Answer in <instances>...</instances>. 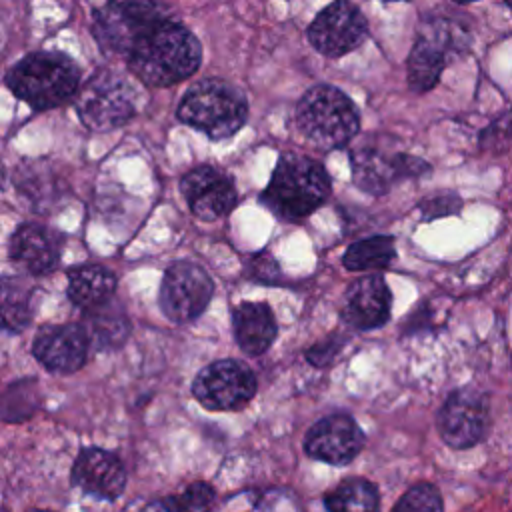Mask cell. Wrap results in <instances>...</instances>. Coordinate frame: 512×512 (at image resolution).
<instances>
[{
  "instance_id": "cell-1",
  "label": "cell",
  "mask_w": 512,
  "mask_h": 512,
  "mask_svg": "<svg viewBox=\"0 0 512 512\" xmlns=\"http://www.w3.org/2000/svg\"><path fill=\"white\" fill-rule=\"evenodd\" d=\"M130 72L148 86H170L190 78L202 60L196 36L168 16L152 24L126 56Z\"/></svg>"
},
{
  "instance_id": "cell-24",
  "label": "cell",
  "mask_w": 512,
  "mask_h": 512,
  "mask_svg": "<svg viewBox=\"0 0 512 512\" xmlns=\"http://www.w3.org/2000/svg\"><path fill=\"white\" fill-rule=\"evenodd\" d=\"M328 512H378V490L366 478H346L324 496Z\"/></svg>"
},
{
  "instance_id": "cell-26",
  "label": "cell",
  "mask_w": 512,
  "mask_h": 512,
  "mask_svg": "<svg viewBox=\"0 0 512 512\" xmlns=\"http://www.w3.org/2000/svg\"><path fill=\"white\" fill-rule=\"evenodd\" d=\"M392 512H444L442 496L434 484L420 482L402 494Z\"/></svg>"
},
{
  "instance_id": "cell-2",
  "label": "cell",
  "mask_w": 512,
  "mask_h": 512,
  "mask_svg": "<svg viewBox=\"0 0 512 512\" xmlns=\"http://www.w3.org/2000/svg\"><path fill=\"white\" fill-rule=\"evenodd\" d=\"M330 194V178L324 166L302 154H282L262 192V202L282 220L310 216Z\"/></svg>"
},
{
  "instance_id": "cell-4",
  "label": "cell",
  "mask_w": 512,
  "mask_h": 512,
  "mask_svg": "<svg viewBox=\"0 0 512 512\" xmlns=\"http://www.w3.org/2000/svg\"><path fill=\"white\" fill-rule=\"evenodd\" d=\"M294 122L304 140L320 150L348 144L358 128L360 116L354 102L336 86H312L296 104Z\"/></svg>"
},
{
  "instance_id": "cell-32",
  "label": "cell",
  "mask_w": 512,
  "mask_h": 512,
  "mask_svg": "<svg viewBox=\"0 0 512 512\" xmlns=\"http://www.w3.org/2000/svg\"><path fill=\"white\" fill-rule=\"evenodd\" d=\"M30 512H50V510H42V508H34V510H30Z\"/></svg>"
},
{
  "instance_id": "cell-19",
  "label": "cell",
  "mask_w": 512,
  "mask_h": 512,
  "mask_svg": "<svg viewBox=\"0 0 512 512\" xmlns=\"http://www.w3.org/2000/svg\"><path fill=\"white\" fill-rule=\"evenodd\" d=\"M62 238L40 224H22L10 238V256L30 274L52 272L60 262Z\"/></svg>"
},
{
  "instance_id": "cell-17",
  "label": "cell",
  "mask_w": 512,
  "mask_h": 512,
  "mask_svg": "<svg viewBox=\"0 0 512 512\" xmlns=\"http://www.w3.org/2000/svg\"><path fill=\"white\" fill-rule=\"evenodd\" d=\"M390 306L392 294L386 280L378 274H366L348 286L342 318L356 330H374L390 320Z\"/></svg>"
},
{
  "instance_id": "cell-33",
  "label": "cell",
  "mask_w": 512,
  "mask_h": 512,
  "mask_svg": "<svg viewBox=\"0 0 512 512\" xmlns=\"http://www.w3.org/2000/svg\"><path fill=\"white\" fill-rule=\"evenodd\" d=\"M506 6H508V8H510V10H512V2H506Z\"/></svg>"
},
{
  "instance_id": "cell-16",
  "label": "cell",
  "mask_w": 512,
  "mask_h": 512,
  "mask_svg": "<svg viewBox=\"0 0 512 512\" xmlns=\"http://www.w3.org/2000/svg\"><path fill=\"white\" fill-rule=\"evenodd\" d=\"M90 342L82 324L44 326L32 344L36 360L52 372H74L86 362Z\"/></svg>"
},
{
  "instance_id": "cell-12",
  "label": "cell",
  "mask_w": 512,
  "mask_h": 512,
  "mask_svg": "<svg viewBox=\"0 0 512 512\" xmlns=\"http://www.w3.org/2000/svg\"><path fill=\"white\" fill-rule=\"evenodd\" d=\"M488 430L486 398L474 388L454 390L438 412V432L456 450L476 446Z\"/></svg>"
},
{
  "instance_id": "cell-30",
  "label": "cell",
  "mask_w": 512,
  "mask_h": 512,
  "mask_svg": "<svg viewBox=\"0 0 512 512\" xmlns=\"http://www.w3.org/2000/svg\"><path fill=\"white\" fill-rule=\"evenodd\" d=\"M250 278L258 280V282H266V284H274L278 282V276H280V268L278 264L272 260L270 254L262 252V254H256L250 258L248 262V272H246Z\"/></svg>"
},
{
  "instance_id": "cell-22",
  "label": "cell",
  "mask_w": 512,
  "mask_h": 512,
  "mask_svg": "<svg viewBox=\"0 0 512 512\" xmlns=\"http://www.w3.org/2000/svg\"><path fill=\"white\" fill-rule=\"evenodd\" d=\"M88 342L94 344L100 350H110L120 346L128 332H130V322L122 310L120 304L112 302V298L96 308L86 310V318L82 324Z\"/></svg>"
},
{
  "instance_id": "cell-20",
  "label": "cell",
  "mask_w": 512,
  "mask_h": 512,
  "mask_svg": "<svg viewBox=\"0 0 512 512\" xmlns=\"http://www.w3.org/2000/svg\"><path fill=\"white\" fill-rule=\"evenodd\" d=\"M232 332L246 354H264L278 332L272 308L266 302H240L232 310Z\"/></svg>"
},
{
  "instance_id": "cell-11",
  "label": "cell",
  "mask_w": 512,
  "mask_h": 512,
  "mask_svg": "<svg viewBox=\"0 0 512 512\" xmlns=\"http://www.w3.org/2000/svg\"><path fill=\"white\" fill-rule=\"evenodd\" d=\"M368 34L364 14L348 2H332L308 26L310 44L328 58H338L358 48Z\"/></svg>"
},
{
  "instance_id": "cell-31",
  "label": "cell",
  "mask_w": 512,
  "mask_h": 512,
  "mask_svg": "<svg viewBox=\"0 0 512 512\" xmlns=\"http://www.w3.org/2000/svg\"><path fill=\"white\" fill-rule=\"evenodd\" d=\"M2 182H4V166L0 162V186H2Z\"/></svg>"
},
{
  "instance_id": "cell-8",
  "label": "cell",
  "mask_w": 512,
  "mask_h": 512,
  "mask_svg": "<svg viewBox=\"0 0 512 512\" xmlns=\"http://www.w3.org/2000/svg\"><path fill=\"white\" fill-rule=\"evenodd\" d=\"M164 12L154 2H110L94 12L92 34L108 54H126Z\"/></svg>"
},
{
  "instance_id": "cell-14",
  "label": "cell",
  "mask_w": 512,
  "mask_h": 512,
  "mask_svg": "<svg viewBox=\"0 0 512 512\" xmlns=\"http://www.w3.org/2000/svg\"><path fill=\"white\" fill-rule=\"evenodd\" d=\"M364 446V432L348 414H330L310 426L304 450L310 458L342 466L352 462Z\"/></svg>"
},
{
  "instance_id": "cell-3",
  "label": "cell",
  "mask_w": 512,
  "mask_h": 512,
  "mask_svg": "<svg viewBox=\"0 0 512 512\" xmlns=\"http://www.w3.org/2000/svg\"><path fill=\"white\" fill-rule=\"evenodd\" d=\"M8 88L34 110L68 102L80 86V70L62 52H32L6 74Z\"/></svg>"
},
{
  "instance_id": "cell-25",
  "label": "cell",
  "mask_w": 512,
  "mask_h": 512,
  "mask_svg": "<svg viewBox=\"0 0 512 512\" xmlns=\"http://www.w3.org/2000/svg\"><path fill=\"white\" fill-rule=\"evenodd\" d=\"M396 256L394 238L392 236H372L366 240H358L348 246L344 252L342 264L348 270H382Z\"/></svg>"
},
{
  "instance_id": "cell-5",
  "label": "cell",
  "mask_w": 512,
  "mask_h": 512,
  "mask_svg": "<svg viewBox=\"0 0 512 512\" xmlns=\"http://www.w3.org/2000/svg\"><path fill=\"white\" fill-rule=\"evenodd\" d=\"M176 114L184 124L204 132L208 138L224 140L244 126L248 104L236 86L208 78L186 90Z\"/></svg>"
},
{
  "instance_id": "cell-23",
  "label": "cell",
  "mask_w": 512,
  "mask_h": 512,
  "mask_svg": "<svg viewBox=\"0 0 512 512\" xmlns=\"http://www.w3.org/2000/svg\"><path fill=\"white\" fill-rule=\"evenodd\" d=\"M34 314V286L22 276L0 278V328L22 332Z\"/></svg>"
},
{
  "instance_id": "cell-29",
  "label": "cell",
  "mask_w": 512,
  "mask_h": 512,
  "mask_svg": "<svg viewBox=\"0 0 512 512\" xmlns=\"http://www.w3.org/2000/svg\"><path fill=\"white\" fill-rule=\"evenodd\" d=\"M346 334H340V332H334V334H330L328 338H324L322 342H318L316 346H312V348H308L306 350V360L310 362V364H314L316 368H324V366H328L334 358H336V354L340 352V348L346 344Z\"/></svg>"
},
{
  "instance_id": "cell-9",
  "label": "cell",
  "mask_w": 512,
  "mask_h": 512,
  "mask_svg": "<svg viewBox=\"0 0 512 512\" xmlns=\"http://www.w3.org/2000/svg\"><path fill=\"white\" fill-rule=\"evenodd\" d=\"M214 294V284L208 272L194 262H174L166 268L160 284V308L168 320L176 324L196 320Z\"/></svg>"
},
{
  "instance_id": "cell-15",
  "label": "cell",
  "mask_w": 512,
  "mask_h": 512,
  "mask_svg": "<svg viewBox=\"0 0 512 512\" xmlns=\"http://www.w3.org/2000/svg\"><path fill=\"white\" fill-rule=\"evenodd\" d=\"M180 190L192 214L200 220H218L236 206L232 180L214 166H196L180 180Z\"/></svg>"
},
{
  "instance_id": "cell-27",
  "label": "cell",
  "mask_w": 512,
  "mask_h": 512,
  "mask_svg": "<svg viewBox=\"0 0 512 512\" xmlns=\"http://www.w3.org/2000/svg\"><path fill=\"white\" fill-rule=\"evenodd\" d=\"M212 500H214V490L204 482H196L188 486L182 496L170 498V504L176 512H206Z\"/></svg>"
},
{
  "instance_id": "cell-10",
  "label": "cell",
  "mask_w": 512,
  "mask_h": 512,
  "mask_svg": "<svg viewBox=\"0 0 512 512\" xmlns=\"http://www.w3.org/2000/svg\"><path fill=\"white\" fill-rule=\"evenodd\" d=\"M192 394L208 410H240L256 394V376L238 360H218L196 374Z\"/></svg>"
},
{
  "instance_id": "cell-6",
  "label": "cell",
  "mask_w": 512,
  "mask_h": 512,
  "mask_svg": "<svg viewBox=\"0 0 512 512\" xmlns=\"http://www.w3.org/2000/svg\"><path fill=\"white\" fill-rule=\"evenodd\" d=\"M468 34L448 18L426 20L410 54H408V84L416 92L432 90L450 56L466 50Z\"/></svg>"
},
{
  "instance_id": "cell-21",
  "label": "cell",
  "mask_w": 512,
  "mask_h": 512,
  "mask_svg": "<svg viewBox=\"0 0 512 512\" xmlns=\"http://www.w3.org/2000/svg\"><path fill=\"white\" fill-rule=\"evenodd\" d=\"M116 288V276L106 266L84 264L68 270V298L84 310L108 302Z\"/></svg>"
},
{
  "instance_id": "cell-13",
  "label": "cell",
  "mask_w": 512,
  "mask_h": 512,
  "mask_svg": "<svg viewBox=\"0 0 512 512\" xmlns=\"http://www.w3.org/2000/svg\"><path fill=\"white\" fill-rule=\"evenodd\" d=\"M430 172V166L408 154H384L376 148L352 152L354 184L368 194H384L392 184Z\"/></svg>"
},
{
  "instance_id": "cell-28",
  "label": "cell",
  "mask_w": 512,
  "mask_h": 512,
  "mask_svg": "<svg viewBox=\"0 0 512 512\" xmlns=\"http://www.w3.org/2000/svg\"><path fill=\"white\" fill-rule=\"evenodd\" d=\"M462 206V200L458 194L454 192H440V194H434L426 200L420 202V212L426 220H434V218H440V216H448V214H454L458 212Z\"/></svg>"
},
{
  "instance_id": "cell-18",
  "label": "cell",
  "mask_w": 512,
  "mask_h": 512,
  "mask_svg": "<svg viewBox=\"0 0 512 512\" xmlns=\"http://www.w3.org/2000/svg\"><path fill=\"white\" fill-rule=\"evenodd\" d=\"M72 482L86 494L114 500L124 492L126 470L116 454L88 446L74 460Z\"/></svg>"
},
{
  "instance_id": "cell-7",
  "label": "cell",
  "mask_w": 512,
  "mask_h": 512,
  "mask_svg": "<svg viewBox=\"0 0 512 512\" xmlns=\"http://www.w3.org/2000/svg\"><path fill=\"white\" fill-rule=\"evenodd\" d=\"M76 110L90 130L118 128L134 116L136 92L122 74L102 68L80 88Z\"/></svg>"
}]
</instances>
